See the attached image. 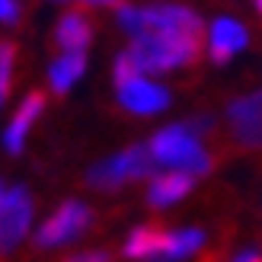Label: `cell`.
I'll use <instances>...</instances> for the list:
<instances>
[{
	"label": "cell",
	"mask_w": 262,
	"mask_h": 262,
	"mask_svg": "<svg viewBox=\"0 0 262 262\" xmlns=\"http://www.w3.org/2000/svg\"><path fill=\"white\" fill-rule=\"evenodd\" d=\"M131 55L141 64L144 74H160L173 68H186L195 64L202 55V32L192 29H154L141 32L131 42Z\"/></svg>",
	"instance_id": "6da1fadb"
},
{
	"label": "cell",
	"mask_w": 262,
	"mask_h": 262,
	"mask_svg": "<svg viewBox=\"0 0 262 262\" xmlns=\"http://www.w3.org/2000/svg\"><path fill=\"white\" fill-rule=\"evenodd\" d=\"M150 154H154V163L169 166V169H182V173H192V176L208 173V166H211V157L205 154L199 138L186 125L163 128L150 141Z\"/></svg>",
	"instance_id": "7a4b0ae2"
},
{
	"label": "cell",
	"mask_w": 262,
	"mask_h": 262,
	"mask_svg": "<svg viewBox=\"0 0 262 262\" xmlns=\"http://www.w3.org/2000/svg\"><path fill=\"white\" fill-rule=\"evenodd\" d=\"M150 166H154L150 147H128L125 154L112 157V160H106V163H99L93 173H90V182L99 186V189H115V186H122V182H128V179L147 176Z\"/></svg>",
	"instance_id": "3957f363"
},
{
	"label": "cell",
	"mask_w": 262,
	"mask_h": 262,
	"mask_svg": "<svg viewBox=\"0 0 262 262\" xmlns=\"http://www.w3.org/2000/svg\"><path fill=\"white\" fill-rule=\"evenodd\" d=\"M32 217V202L23 189H7L4 202H0V256L10 253L13 246L23 240L26 227Z\"/></svg>",
	"instance_id": "277c9868"
},
{
	"label": "cell",
	"mask_w": 262,
	"mask_h": 262,
	"mask_svg": "<svg viewBox=\"0 0 262 262\" xmlns=\"http://www.w3.org/2000/svg\"><path fill=\"white\" fill-rule=\"evenodd\" d=\"M230 119V131L237 138L240 147H262V90L237 99L227 112Z\"/></svg>",
	"instance_id": "5b68a950"
},
{
	"label": "cell",
	"mask_w": 262,
	"mask_h": 262,
	"mask_svg": "<svg viewBox=\"0 0 262 262\" xmlns=\"http://www.w3.org/2000/svg\"><path fill=\"white\" fill-rule=\"evenodd\" d=\"M86 224H90V208L80 205V202H68V205H61L58 211H55V217L42 224V230H38L35 243H38V246H58V243H68V240H74Z\"/></svg>",
	"instance_id": "8992f818"
},
{
	"label": "cell",
	"mask_w": 262,
	"mask_h": 262,
	"mask_svg": "<svg viewBox=\"0 0 262 262\" xmlns=\"http://www.w3.org/2000/svg\"><path fill=\"white\" fill-rule=\"evenodd\" d=\"M119 99H122V106H125L128 112L154 115V112L166 109L169 93H166L163 86L150 83L147 77H135V80H128V83H122V86H119Z\"/></svg>",
	"instance_id": "52a82bcc"
},
{
	"label": "cell",
	"mask_w": 262,
	"mask_h": 262,
	"mask_svg": "<svg viewBox=\"0 0 262 262\" xmlns=\"http://www.w3.org/2000/svg\"><path fill=\"white\" fill-rule=\"evenodd\" d=\"M169 240H173V233H166L160 227H138L125 243V256L144 259V262H166Z\"/></svg>",
	"instance_id": "ba28073f"
},
{
	"label": "cell",
	"mask_w": 262,
	"mask_h": 262,
	"mask_svg": "<svg viewBox=\"0 0 262 262\" xmlns=\"http://www.w3.org/2000/svg\"><path fill=\"white\" fill-rule=\"evenodd\" d=\"M208 45H211V58L217 64L230 61L237 51L246 48V29L237 19H217L211 26V35H208Z\"/></svg>",
	"instance_id": "9c48e42d"
},
{
	"label": "cell",
	"mask_w": 262,
	"mask_h": 262,
	"mask_svg": "<svg viewBox=\"0 0 262 262\" xmlns=\"http://www.w3.org/2000/svg\"><path fill=\"white\" fill-rule=\"evenodd\" d=\"M42 106H45V96H42V93L26 96L23 109L16 112V119L10 122L7 135H4V144H7V150H10V154H19V150H23V141H26V135H29V128H32V122H35V115L42 112Z\"/></svg>",
	"instance_id": "30bf717a"
},
{
	"label": "cell",
	"mask_w": 262,
	"mask_h": 262,
	"mask_svg": "<svg viewBox=\"0 0 262 262\" xmlns=\"http://www.w3.org/2000/svg\"><path fill=\"white\" fill-rule=\"evenodd\" d=\"M90 35H93V26H90V19L83 16V13H64L58 29H55V38L58 45L64 51H83L90 45Z\"/></svg>",
	"instance_id": "8fae6325"
},
{
	"label": "cell",
	"mask_w": 262,
	"mask_h": 262,
	"mask_svg": "<svg viewBox=\"0 0 262 262\" xmlns=\"http://www.w3.org/2000/svg\"><path fill=\"white\" fill-rule=\"evenodd\" d=\"M192 189V173H182V169H169V173L163 176H157L150 182V202L157 208H163V205H173L179 202L182 195H189Z\"/></svg>",
	"instance_id": "7c38bea8"
},
{
	"label": "cell",
	"mask_w": 262,
	"mask_h": 262,
	"mask_svg": "<svg viewBox=\"0 0 262 262\" xmlns=\"http://www.w3.org/2000/svg\"><path fill=\"white\" fill-rule=\"evenodd\" d=\"M83 68H86L83 51H68V55L58 58L55 64H51V71H48L51 90H55V93H68V90L74 86V80L83 74Z\"/></svg>",
	"instance_id": "4fadbf2b"
},
{
	"label": "cell",
	"mask_w": 262,
	"mask_h": 262,
	"mask_svg": "<svg viewBox=\"0 0 262 262\" xmlns=\"http://www.w3.org/2000/svg\"><path fill=\"white\" fill-rule=\"evenodd\" d=\"M13 45L10 42H4L0 45V102L7 99V93H10V71H13Z\"/></svg>",
	"instance_id": "5bb4252c"
},
{
	"label": "cell",
	"mask_w": 262,
	"mask_h": 262,
	"mask_svg": "<svg viewBox=\"0 0 262 262\" xmlns=\"http://www.w3.org/2000/svg\"><path fill=\"white\" fill-rule=\"evenodd\" d=\"M16 16H19L16 0H0V23H16Z\"/></svg>",
	"instance_id": "9a60e30c"
},
{
	"label": "cell",
	"mask_w": 262,
	"mask_h": 262,
	"mask_svg": "<svg viewBox=\"0 0 262 262\" xmlns=\"http://www.w3.org/2000/svg\"><path fill=\"white\" fill-rule=\"evenodd\" d=\"M68 262H109V256L106 253H80V256H74Z\"/></svg>",
	"instance_id": "2e32d148"
},
{
	"label": "cell",
	"mask_w": 262,
	"mask_h": 262,
	"mask_svg": "<svg viewBox=\"0 0 262 262\" xmlns=\"http://www.w3.org/2000/svg\"><path fill=\"white\" fill-rule=\"evenodd\" d=\"M233 262H262V256L259 253H243L240 259H233Z\"/></svg>",
	"instance_id": "e0dca14e"
},
{
	"label": "cell",
	"mask_w": 262,
	"mask_h": 262,
	"mask_svg": "<svg viewBox=\"0 0 262 262\" xmlns=\"http://www.w3.org/2000/svg\"><path fill=\"white\" fill-rule=\"evenodd\" d=\"M86 4H106V7H112V4H119V0H86Z\"/></svg>",
	"instance_id": "ac0fdd59"
},
{
	"label": "cell",
	"mask_w": 262,
	"mask_h": 262,
	"mask_svg": "<svg viewBox=\"0 0 262 262\" xmlns=\"http://www.w3.org/2000/svg\"><path fill=\"white\" fill-rule=\"evenodd\" d=\"M4 195H7V189H4V186H0V202H4Z\"/></svg>",
	"instance_id": "d6986e66"
},
{
	"label": "cell",
	"mask_w": 262,
	"mask_h": 262,
	"mask_svg": "<svg viewBox=\"0 0 262 262\" xmlns=\"http://www.w3.org/2000/svg\"><path fill=\"white\" fill-rule=\"evenodd\" d=\"M256 7H259V13H262V0H256Z\"/></svg>",
	"instance_id": "ffe728a7"
}]
</instances>
